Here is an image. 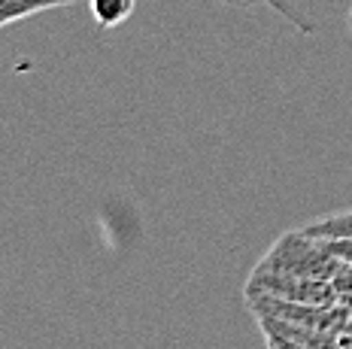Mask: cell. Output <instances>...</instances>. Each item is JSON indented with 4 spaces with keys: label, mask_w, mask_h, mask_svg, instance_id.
Wrapping results in <instances>:
<instances>
[{
    "label": "cell",
    "mask_w": 352,
    "mask_h": 349,
    "mask_svg": "<svg viewBox=\"0 0 352 349\" xmlns=\"http://www.w3.org/2000/svg\"><path fill=\"white\" fill-rule=\"evenodd\" d=\"M261 271H276V273H295V276H310V280H328L334 282L343 264L337 256L325 249V243L304 231H295V234L280 237L270 252L261 258Z\"/></svg>",
    "instance_id": "cell-1"
},
{
    "label": "cell",
    "mask_w": 352,
    "mask_h": 349,
    "mask_svg": "<svg viewBox=\"0 0 352 349\" xmlns=\"http://www.w3.org/2000/svg\"><path fill=\"white\" fill-rule=\"evenodd\" d=\"M246 295H270V297H283V301H295V304H316V307H328V304L340 301L337 286L328 280L261 271V267H255L252 276H249Z\"/></svg>",
    "instance_id": "cell-2"
},
{
    "label": "cell",
    "mask_w": 352,
    "mask_h": 349,
    "mask_svg": "<svg viewBox=\"0 0 352 349\" xmlns=\"http://www.w3.org/2000/svg\"><path fill=\"white\" fill-rule=\"evenodd\" d=\"M76 0H0V27L12 25V21L40 16V12L58 10V6H70Z\"/></svg>",
    "instance_id": "cell-3"
},
{
    "label": "cell",
    "mask_w": 352,
    "mask_h": 349,
    "mask_svg": "<svg viewBox=\"0 0 352 349\" xmlns=\"http://www.w3.org/2000/svg\"><path fill=\"white\" fill-rule=\"evenodd\" d=\"M134 6L137 0H88V10L100 27H119L134 12Z\"/></svg>",
    "instance_id": "cell-4"
},
{
    "label": "cell",
    "mask_w": 352,
    "mask_h": 349,
    "mask_svg": "<svg viewBox=\"0 0 352 349\" xmlns=\"http://www.w3.org/2000/svg\"><path fill=\"white\" fill-rule=\"evenodd\" d=\"M304 234L310 237H319V240H340V237H352V213H334V216H325L319 222H310L304 225Z\"/></svg>",
    "instance_id": "cell-5"
},
{
    "label": "cell",
    "mask_w": 352,
    "mask_h": 349,
    "mask_svg": "<svg viewBox=\"0 0 352 349\" xmlns=\"http://www.w3.org/2000/svg\"><path fill=\"white\" fill-rule=\"evenodd\" d=\"M319 240V237H316ZM325 243V249L337 256L343 261V264H352V237H340V240H322Z\"/></svg>",
    "instance_id": "cell-6"
},
{
    "label": "cell",
    "mask_w": 352,
    "mask_h": 349,
    "mask_svg": "<svg viewBox=\"0 0 352 349\" xmlns=\"http://www.w3.org/2000/svg\"><path fill=\"white\" fill-rule=\"evenodd\" d=\"M264 334V344H267V349H304L298 344V340H292V337H285L283 331H274V328H261Z\"/></svg>",
    "instance_id": "cell-7"
},
{
    "label": "cell",
    "mask_w": 352,
    "mask_h": 349,
    "mask_svg": "<svg viewBox=\"0 0 352 349\" xmlns=\"http://www.w3.org/2000/svg\"><path fill=\"white\" fill-rule=\"evenodd\" d=\"M240 3H246V0H240ZM264 3H270V6H274V10H276V12H283V16L289 19V21H292V25H295V27H300V31H313V25H307V21L300 19L298 12H292L289 6L283 3V0H264Z\"/></svg>",
    "instance_id": "cell-8"
},
{
    "label": "cell",
    "mask_w": 352,
    "mask_h": 349,
    "mask_svg": "<svg viewBox=\"0 0 352 349\" xmlns=\"http://www.w3.org/2000/svg\"><path fill=\"white\" fill-rule=\"evenodd\" d=\"M340 346L343 349H352V334H340Z\"/></svg>",
    "instance_id": "cell-9"
},
{
    "label": "cell",
    "mask_w": 352,
    "mask_h": 349,
    "mask_svg": "<svg viewBox=\"0 0 352 349\" xmlns=\"http://www.w3.org/2000/svg\"><path fill=\"white\" fill-rule=\"evenodd\" d=\"M343 334H352V301H349V316H346V331Z\"/></svg>",
    "instance_id": "cell-10"
},
{
    "label": "cell",
    "mask_w": 352,
    "mask_h": 349,
    "mask_svg": "<svg viewBox=\"0 0 352 349\" xmlns=\"http://www.w3.org/2000/svg\"><path fill=\"white\" fill-rule=\"evenodd\" d=\"M349 31H352V12H349Z\"/></svg>",
    "instance_id": "cell-11"
}]
</instances>
